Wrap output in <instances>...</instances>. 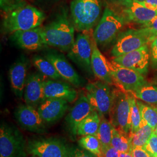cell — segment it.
<instances>
[{
    "instance_id": "obj_1",
    "label": "cell",
    "mask_w": 157,
    "mask_h": 157,
    "mask_svg": "<svg viewBox=\"0 0 157 157\" xmlns=\"http://www.w3.org/2000/svg\"><path fill=\"white\" fill-rule=\"evenodd\" d=\"M75 28L67 12L63 10L53 21L41 28V37L45 45L69 51L75 41Z\"/></svg>"
},
{
    "instance_id": "obj_2",
    "label": "cell",
    "mask_w": 157,
    "mask_h": 157,
    "mask_svg": "<svg viewBox=\"0 0 157 157\" xmlns=\"http://www.w3.org/2000/svg\"><path fill=\"white\" fill-rule=\"evenodd\" d=\"M44 13L30 5L17 6L9 12L3 21V26L7 32L28 30L40 27L45 19Z\"/></svg>"
},
{
    "instance_id": "obj_3",
    "label": "cell",
    "mask_w": 157,
    "mask_h": 157,
    "mask_svg": "<svg viewBox=\"0 0 157 157\" xmlns=\"http://www.w3.org/2000/svg\"><path fill=\"white\" fill-rule=\"evenodd\" d=\"M102 8V0H72V23L79 32H90L98 23Z\"/></svg>"
},
{
    "instance_id": "obj_4",
    "label": "cell",
    "mask_w": 157,
    "mask_h": 157,
    "mask_svg": "<svg viewBox=\"0 0 157 157\" xmlns=\"http://www.w3.org/2000/svg\"><path fill=\"white\" fill-rule=\"evenodd\" d=\"M27 144L14 126L2 123L0 127V157H26Z\"/></svg>"
},
{
    "instance_id": "obj_5",
    "label": "cell",
    "mask_w": 157,
    "mask_h": 157,
    "mask_svg": "<svg viewBox=\"0 0 157 157\" xmlns=\"http://www.w3.org/2000/svg\"><path fill=\"white\" fill-rule=\"evenodd\" d=\"M124 26L123 17L106 8L93 33L97 45L105 46L117 39Z\"/></svg>"
},
{
    "instance_id": "obj_6",
    "label": "cell",
    "mask_w": 157,
    "mask_h": 157,
    "mask_svg": "<svg viewBox=\"0 0 157 157\" xmlns=\"http://www.w3.org/2000/svg\"><path fill=\"white\" fill-rule=\"evenodd\" d=\"M124 90L115 89L112 107L109 113L110 122L117 129L130 135L131 130V95Z\"/></svg>"
},
{
    "instance_id": "obj_7",
    "label": "cell",
    "mask_w": 157,
    "mask_h": 157,
    "mask_svg": "<svg viewBox=\"0 0 157 157\" xmlns=\"http://www.w3.org/2000/svg\"><path fill=\"white\" fill-rule=\"evenodd\" d=\"M110 84L102 81L91 82L86 86V96L94 111L100 116L109 113L112 107L114 90Z\"/></svg>"
},
{
    "instance_id": "obj_8",
    "label": "cell",
    "mask_w": 157,
    "mask_h": 157,
    "mask_svg": "<svg viewBox=\"0 0 157 157\" xmlns=\"http://www.w3.org/2000/svg\"><path fill=\"white\" fill-rule=\"evenodd\" d=\"M150 41V36L145 28L129 29L121 32L112 47L111 55L114 58L136 50Z\"/></svg>"
},
{
    "instance_id": "obj_9",
    "label": "cell",
    "mask_w": 157,
    "mask_h": 157,
    "mask_svg": "<svg viewBox=\"0 0 157 157\" xmlns=\"http://www.w3.org/2000/svg\"><path fill=\"white\" fill-rule=\"evenodd\" d=\"M67 145L55 137L34 138L27 143L28 153L37 157H67Z\"/></svg>"
},
{
    "instance_id": "obj_10",
    "label": "cell",
    "mask_w": 157,
    "mask_h": 157,
    "mask_svg": "<svg viewBox=\"0 0 157 157\" xmlns=\"http://www.w3.org/2000/svg\"><path fill=\"white\" fill-rule=\"evenodd\" d=\"M93 43V37L90 36V32H81L67 54L72 61L89 74L93 73L91 68Z\"/></svg>"
},
{
    "instance_id": "obj_11",
    "label": "cell",
    "mask_w": 157,
    "mask_h": 157,
    "mask_svg": "<svg viewBox=\"0 0 157 157\" xmlns=\"http://www.w3.org/2000/svg\"><path fill=\"white\" fill-rule=\"evenodd\" d=\"M108 65L113 81L124 91L133 93L147 84L143 76L140 73L124 67L113 61H108Z\"/></svg>"
},
{
    "instance_id": "obj_12",
    "label": "cell",
    "mask_w": 157,
    "mask_h": 157,
    "mask_svg": "<svg viewBox=\"0 0 157 157\" xmlns=\"http://www.w3.org/2000/svg\"><path fill=\"white\" fill-rule=\"evenodd\" d=\"M113 61L142 75H146L149 66L150 51L147 45H144L136 50L115 57Z\"/></svg>"
},
{
    "instance_id": "obj_13",
    "label": "cell",
    "mask_w": 157,
    "mask_h": 157,
    "mask_svg": "<svg viewBox=\"0 0 157 157\" xmlns=\"http://www.w3.org/2000/svg\"><path fill=\"white\" fill-rule=\"evenodd\" d=\"M15 116L23 129L37 133L45 132V124L35 108L27 104H21L17 107Z\"/></svg>"
},
{
    "instance_id": "obj_14",
    "label": "cell",
    "mask_w": 157,
    "mask_h": 157,
    "mask_svg": "<svg viewBox=\"0 0 157 157\" xmlns=\"http://www.w3.org/2000/svg\"><path fill=\"white\" fill-rule=\"evenodd\" d=\"M94 111L87 96L80 95L65 118L67 130L72 137L77 135L79 124Z\"/></svg>"
},
{
    "instance_id": "obj_15",
    "label": "cell",
    "mask_w": 157,
    "mask_h": 157,
    "mask_svg": "<svg viewBox=\"0 0 157 157\" xmlns=\"http://www.w3.org/2000/svg\"><path fill=\"white\" fill-rule=\"evenodd\" d=\"M68 102L59 98H47L37 107V111L45 124L56 122L63 117L67 110Z\"/></svg>"
},
{
    "instance_id": "obj_16",
    "label": "cell",
    "mask_w": 157,
    "mask_h": 157,
    "mask_svg": "<svg viewBox=\"0 0 157 157\" xmlns=\"http://www.w3.org/2000/svg\"><path fill=\"white\" fill-rule=\"evenodd\" d=\"M45 57L54 65L62 78L76 87L83 84L82 78L62 55L50 51L45 54Z\"/></svg>"
},
{
    "instance_id": "obj_17",
    "label": "cell",
    "mask_w": 157,
    "mask_h": 157,
    "mask_svg": "<svg viewBox=\"0 0 157 157\" xmlns=\"http://www.w3.org/2000/svg\"><path fill=\"white\" fill-rule=\"evenodd\" d=\"M23 97L26 104L35 108L45 100L44 80L39 74L33 73L27 77Z\"/></svg>"
},
{
    "instance_id": "obj_18",
    "label": "cell",
    "mask_w": 157,
    "mask_h": 157,
    "mask_svg": "<svg viewBox=\"0 0 157 157\" xmlns=\"http://www.w3.org/2000/svg\"><path fill=\"white\" fill-rule=\"evenodd\" d=\"M45 100L47 98L63 99L72 102L77 98V91L70 84L56 80L44 81Z\"/></svg>"
},
{
    "instance_id": "obj_19",
    "label": "cell",
    "mask_w": 157,
    "mask_h": 157,
    "mask_svg": "<svg viewBox=\"0 0 157 157\" xmlns=\"http://www.w3.org/2000/svg\"><path fill=\"white\" fill-rule=\"evenodd\" d=\"M41 27L28 30L17 31L13 33L17 44L23 49L28 51H38L45 46L41 34Z\"/></svg>"
},
{
    "instance_id": "obj_20",
    "label": "cell",
    "mask_w": 157,
    "mask_h": 157,
    "mask_svg": "<svg viewBox=\"0 0 157 157\" xmlns=\"http://www.w3.org/2000/svg\"><path fill=\"white\" fill-rule=\"evenodd\" d=\"M121 4L124 6L126 18L133 22L144 25L157 16V11L147 8L135 0Z\"/></svg>"
},
{
    "instance_id": "obj_21",
    "label": "cell",
    "mask_w": 157,
    "mask_h": 157,
    "mask_svg": "<svg viewBox=\"0 0 157 157\" xmlns=\"http://www.w3.org/2000/svg\"><path fill=\"white\" fill-rule=\"evenodd\" d=\"M91 68L94 75L101 81L109 84L113 83L114 81L111 74L108 61L100 52L94 39L91 56Z\"/></svg>"
},
{
    "instance_id": "obj_22",
    "label": "cell",
    "mask_w": 157,
    "mask_h": 157,
    "mask_svg": "<svg viewBox=\"0 0 157 157\" xmlns=\"http://www.w3.org/2000/svg\"><path fill=\"white\" fill-rule=\"evenodd\" d=\"M27 71V62L23 60H19L12 65L9 72L12 90L15 95L19 98H22L24 94Z\"/></svg>"
},
{
    "instance_id": "obj_23",
    "label": "cell",
    "mask_w": 157,
    "mask_h": 157,
    "mask_svg": "<svg viewBox=\"0 0 157 157\" xmlns=\"http://www.w3.org/2000/svg\"><path fill=\"white\" fill-rule=\"evenodd\" d=\"M100 124V117L96 111L91 112L89 116L79 124L77 129V135L84 136H95Z\"/></svg>"
},
{
    "instance_id": "obj_24",
    "label": "cell",
    "mask_w": 157,
    "mask_h": 157,
    "mask_svg": "<svg viewBox=\"0 0 157 157\" xmlns=\"http://www.w3.org/2000/svg\"><path fill=\"white\" fill-rule=\"evenodd\" d=\"M33 63L40 73L47 78L56 80L62 78L54 65L45 57L43 58L38 56H34Z\"/></svg>"
},
{
    "instance_id": "obj_25",
    "label": "cell",
    "mask_w": 157,
    "mask_h": 157,
    "mask_svg": "<svg viewBox=\"0 0 157 157\" xmlns=\"http://www.w3.org/2000/svg\"><path fill=\"white\" fill-rule=\"evenodd\" d=\"M111 145L120 152H130L131 141L129 135L114 127Z\"/></svg>"
},
{
    "instance_id": "obj_26",
    "label": "cell",
    "mask_w": 157,
    "mask_h": 157,
    "mask_svg": "<svg viewBox=\"0 0 157 157\" xmlns=\"http://www.w3.org/2000/svg\"><path fill=\"white\" fill-rule=\"evenodd\" d=\"M140 113V126L148 124L154 130L157 126V108L143 103L141 101H137Z\"/></svg>"
},
{
    "instance_id": "obj_27",
    "label": "cell",
    "mask_w": 157,
    "mask_h": 157,
    "mask_svg": "<svg viewBox=\"0 0 157 157\" xmlns=\"http://www.w3.org/2000/svg\"><path fill=\"white\" fill-rule=\"evenodd\" d=\"M100 117V124L98 131L95 135L101 143V146L111 145L112 131L114 126L104 116Z\"/></svg>"
},
{
    "instance_id": "obj_28",
    "label": "cell",
    "mask_w": 157,
    "mask_h": 157,
    "mask_svg": "<svg viewBox=\"0 0 157 157\" xmlns=\"http://www.w3.org/2000/svg\"><path fill=\"white\" fill-rule=\"evenodd\" d=\"M154 130L148 124L141 126L135 133L130 135L131 148L143 147L150 137Z\"/></svg>"
},
{
    "instance_id": "obj_29",
    "label": "cell",
    "mask_w": 157,
    "mask_h": 157,
    "mask_svg": "<svg viewBox=\"0 0 157 157\" xmlns=\"http://www.w3.org/2000/svg\"><path fill=\"white\" fill-rule=\"evenodd\" d=\"M78 145L82 148L98 157L101 154V144L97 137L93 135L82 136L78 140Z\"/></svg>"
},
{
    "instance_id": "obj_30",
    "label": "cell",
    "mask_w": 157,
    "mask_h": 157,
    "mask_svg": "<svg viewBox=\"0 0 157 157\" xmlns=\"http://www.w3.org/2000/svg\"><path fill=\"white\" fill-rule=\"evenodd\" d=\"M135 97L152 104H157V87L146 84L133 93Z\"/></svg>"
},
{
    "instance_id": "obj_31",
    "label": "cell",
    "mask_w": 157,
    "mask_h": 157,
    "mask_svg": "<svg viewBox=\"0 0 157 157\" xmlns=\"http://www.w3.org/2000/svg\"><path fill=\"white\" fill-rule=\"evenodd\" d=\"M130 109H131V130L130 135H132L136 132L140 127V113L139 108L137 103V100L135 97L131 95L130 98Z\"/></svg>"
},
{
    "instance_id": "obj_32",
    "label": "cell",
    "mask_w": 157,
    "mask_h": 157,
    "mask_svg": "<svg viewBox=\"0 0 157 157\" xmlns=\"http://www.w3.org/2000/svg\"><path fill=\"white\" fill-rule=\"evenodd\" d=\"M151 157H157V135L154 130L150 137L142 147Z\"/></svg>"
},
{
    "instance_id": "obj_33",
    "label": "cell",
    "mask_w": 157,
    "mask_h": 157,
    "mask_svg": "<svg viewBox=\"0 0 157 157\" xmlns=\"http://www.w3.org/2000/svg\"><path fill=\"white\" fill-rule=\"evenodd\" d=\"M81 148V147H80ZM67 157H96L94 154L83 148L76 146H67Z\"/></svg>"
},
{
    "instance_id": "obj_34",
    "label": "cell",
    "mask_w": 157,
    "mask_h": 157,
    "mask_svg": "<svg viewBox=\"0 0 157 157\" xmlns=\"http://www.w3.org/2000/svg\"><path fill=\"white\" fill-rule=\"evenodd\" d=\"M143 28L146 29L149 34L150 41H153L157 37V16L150 22L143 25Z\"/></svg>"
},
{
    "instance_id": "obj_35",
    "label": "cell",
    "mask_w": 157,
    "mask_h": 157,
    "mask_svg": "<svg viewBox=\"0 0 157 157\" xmlns=\"http://www.w3.org/2000/svg\"><path fill=\"white\" fill-rule=\"evenodd\" d=\"M119 152L111 145L101 146V154L98 157H119Z\"/></svg>"
},
{
    "instance_id": "obj_36",
    "label": "cell",
    "mask_w": 157,
    "mask_h": 157,
    "mask_svg": "<svg viewBox=\"0 0 157 157\" xmlns=\"http://www.w3.org/2000/svg\"><path fill=\"white\" fill-rule=\"evenodd\" d=\"M130 153L133 157H151L142 147H132Z\"/></svg>"
},
{
    "instance_id": "obj_37",
    "label": "cell",
    "mask_w": 157,
    "mask_h": 157,
    "mask_svg": "<svg viewBox=\"0 0 157 157\" xmlns=\"http://www.w3.org/2000/svg\"><path fill=\"white\" fill-rule=\"evenodd\" d=\"M151 56L153 62L157 65V37L152 42Z\"/></svg>"
},
{
    "instance_id": "obj_38",
    "label": "cell",
    "mask_w": 157,
    "mask_h": 157,
    "mask_svg": "<svg viewBox=\"0 0 157 157\" xmlns=\"http://www.w3.org/2000/svg\"><path fill=\"white\" fill-rule=\"evenodd\" d=\"M141 4L150 10L157 11V0H146Z\"/></svg>"
},
{
    "instance_id": "obj_39",
    "label": "cell",
    "mask_w": 157,
    "mask_h": 157,
    "mask_svg": "<svg viewBox=\"0 0 157 157\" xmlns=\"http://www.w3.org/2000/svg\"><path fill=\"white\" fill-rule=\"evenodd\" d=\"M119 157H133L130 152H119Z\"/></svg>"
},
{
    "instance_id": "obj_40",
    "label": "cell",
    "mask_w": 157,
    "mask_h": 157,
    "mask_svg": "<svg viewBox=\"0 0 157 157\" xmlns=\"http://www.w3.org/2000/svg\"><path fill=\"white\" fill-rule=\"evenodd\" d=\"M117 1H118L121 4H124V3H127V2H130L132 0H117Z\"/></svg>"
},
{
    "instance_id": "obj_41",
    "label": "cell",
    "mask_w": 157,
    "mask_h": 157,
    "mask_svg": "<svg viewBox=\"0 0 157 157\" xmlns=\"http://www.w3.org/2000/svg\"><path fill=\"white\" fill-rule=\"evenodd\" d=\"M135 1H137L139 2H140V3H143V2L146 1V0H135Z\"/></svg>"
},
{
    "instance_id": "obj_42",
    "label": "cell",
    "mask_w": 157,
    "mask_h": 157,
    "mask_svg": "<svg viewBox=\"0 0 157 157\" xmlns=\"http://www.w3.org/2000/svg\"><path fill=\"white\" fill-rule=\"evenodd\" d=\"M154 131H155V132L157 133V126H156V128H155V129L154 130Z\"/></svg>"
},
{
    "instance_id": "obj_43",
    "label": "cell",
    "mask_w": 157,
    "mask_h": 157,
    "mask_svg": "<svg viewBox=\"0 0 157 157\" xmlns=\"http://www.w3.org/2000/svg\"><path fill=\"white\" fill-rule=\"evenodd\" d=\"M36 157V156H33V155H32V157Z\"/></svg>"
}]
</instances>
